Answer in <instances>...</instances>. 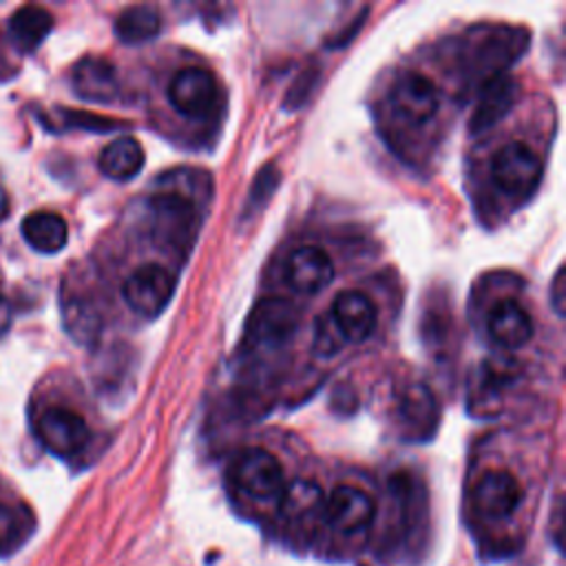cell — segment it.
<instances>
[{
    "mask_svg": "<svg viewBox=\"0 0 566 566\" xmlns=\"http://www.w3.org/2000/svg\"><path fill=\"white\" fill-rule=\"evenodd\" d=\"M298 310L285 298H263L254 305L245 325V340L254 349H279L294 336Z\"/></svg>",
    "mask_w": 566,
    "mask_h": 566,
    "instance_id": "277c9868",
    "label": "cell"
},
{
    "mask_svg": "<svg viewBox=\"0 0 566 566\" xmlns=\"http://www.w3.org/2000/svg\"><path fill=\"white\" fill-rule=\"evenodd\" d=\"M524 497L522 484L511 471L491 469L484 471L473 489V502L482 517L506 520L515 513Z\"/></svg>",
    "mask_w": 566,
    "mask_h": 566,
    "instance_id": "ba28073f",
    "label": "cell"
},
{
    "mask_svg": "<svg viewBox=\"0 0 566 566\" xmlns=\"http://www.w3.org/2000/svg\"><path fill=\"white\" fill-rule=\"evenodd\" d=\"M51 29H53V15L38 4H24L15 9L9 20L11 40L24 53L38 49L51 33Z\"/></svg>",
    "mask_w": 566,
    "mask_h": 566,
    "instance_id": "ffe728a7",
    "label": "cell"
},
{
    "mask_svg": "<svg viewBox=\"0 0 566 566\" xmlns=\"http://www.w3.org/2000/svg\"><path fill=\"white\" fill-rule=\"evenodd\" d=\"M345 345V338L340 336L336 323L332 321L329 314L321 316L316 321V336H314V352H318L321 356H334L336 352H340V347Z\"/></svg>",
    "mask_w": 566,
    "mask_h": 566,
    "instance_id": "d4e9b609",
    "label": "cell"
},
{
    "mask_svg": "<svg viewBox=\"0 0 566 566\" xmlns=\"http://www.w3.org/2000/svg\"><path fill=\"white\" fill-rule=\"evenodd\" d=\"M232 480L245 495L261 502L279 500L285 489L281 462L261 447H248L234 458Z\"/></svg>",
    "mask_w": 566,
    "mask_h": 566,
    "instance_id": "7a4b0ae2",
    "label": "cell"
},
{
    "mask_svg": "<svg viewBox=\"0 0 566 566\" xmlns=\"http://www.w3.org/2000/svg\"><path fill=\"white\" fill-rule=\"evenodd\" d=\"M398 413L409 436L429 438L438 424V402L433 391L422 382H411L398 402Z\"/></svg>",
    "mask_w": 566,
    "mask_h": 566,
    "instance_id": "2e32d148",
    "label": "cell"
},
{
    "mask_svg": "<svg viewBox=\"0 0 566 566\" xmlns=\"http://www.w3.org/2000/svg\"><path fill=\"white\" fill-rule=\"evenodd\" d=\"M35 528V517L27 506L0 502V557L24 546Z\"/></svg>",
    "mask_w": 566,
    "mask_h": 566,
    "instance_id": "7402d4cb",
    "label": "cell"
},
{
    "mask_svg": "<svg viewBox=\"0 0 566 566\" xmlns=\"http://www.w3.org/2000/svg\"><path fill=\"white\" fill-rule=\"evenodd\" d=\"M157 192H172L192 203H206L210 199V175L199 168H175L157 179Z\"/></svg>",
    "mask_w": 566,
    "mask_h": 566,
    "instance_id": "603a6c76",
    "label": "cell"
},
{
    "mask_svg": "<svg viewBox=\"0 0 566 566\" xmlns=\"http://www.w3.org/2000/svg\"><path fill=\"white\" fill-rule=\"evenodd\" d=\"M283 517L292 524H312L325 513V497L314 480H294L281 493Z\"/></svg>",
    "mask_w": 566,
    "mask_h": 566,
    "instance_id": "e0dca14e",
    "label": "cell"
},
{
    "mask_svg": "<svg viewBox=\"0 0 566 566\" xmlns=\"http://www.w3.org/2000/svg\"><path fill=\"white\" fill-rule=\"evenodd\" d=\"M551 303L557 316L566 314V281H564V265L557 268L553 283H551Z\"/></svg>",
    "mask_w": 566,
    "mask_h": 566,
    "instance_id": "484cf974",
    "label": "cell"
},
{
    "mask_svg": "<svg viewBox=\"0 0 566 566\" xmlns=\"http://www.w3.org/2000/svg\"><path fill=\"white\" fill-rule=\"evenodd\" d=\"M285 279L301 294H318L334 279V263L323 248L303 245L287 256Z\"/></svg>",
    "mask_w": 566,
    "mask_h": 566,
    "instance_id": "7c38bea8",
    "label": "cell"
},
{
    "mask_svg": "<svg viewBox=\"0 0 566 566\" xmlns=\"http://www.w3.org/2000/svg\"><path fill=\"white\" fill-rule=\"evenodd\" d=\"M517 99V84L513 77L504 73L491 75L478 97V106L471 115V130L484 133L493 124H497L515 104Z\"/></svg>",
    "mask_w": 566,
    "mask_h": 566,
    "instance_id": "5bb4252c",
    "label": "cell"
},
{
    "mask_svg": "<svg viewBox=\"0 0 566 566\" xmlns=\"http://www.w3.org/2000/svg\"><path fill=\"white\" fill-rule=\"evenodd\" d=\"M122 294L135 314L155 318L168 307L175 294V276L159 263H146L124 281Z\"/></svg>",
    "mask_w": 566,
    "mask_h": 566,
    "instance_id": "5b68a950",
    "label": "cell"
},
{
    "mask_svg": "<svg viewBox=\"0 0 566 566\" xmlns=\"http://www.w3.org/2000/svg\"><path fill=\"white\" fill-rule=\"evenodd\" d=\"M22 237L35 252L55 254L69 241V226L60 214L38 210L22 221Z\"/></svg>",
    "mask_w": 566,
    "mask_h": 566,
    "instance_id": "ac0fdd59",
    "label": "cell"
},
{
    "mask_svg": "<svg viewBox=\"0 0 566 566\" xmlns=\"http://www.w3.org/2000/svg\"><path fill=\"white\" fill-rule=\"evenodd\" d=\"M97 166L108 179H133L144 166V148L135 137H117L102 148Z\"/></svg>",
    "mask_w": 566,
    "mask_h": 566,
    "instance_id": "d6986e66",
    "label": "cell"
},
{
    "mask_svg": "<svg viewBox=\"0 0 566 566\" xmlns=\"http://www.w3.org/2000/svg\"><path fill=\"white\" fill-rule=\"evenodd\" d=\"M64 325H66L69 334L80 343L93 340L99 329L97 314H93V310L80 301L64 303Z\"/></svg>",
    "mask_w": 566,
    "mask_h": 566,
    "instance_id": "cb8c5ba5",
    "label": "cell"
},
{
    "mask_svg": "<svg viewBox=\"0 0 566 566\" xmlns=\"http://www.w3.org/2000/svg\"><path fill=\"white\" fill-rule=\"evenodd\" d=\"M153 241L170 252H188L197 239L199 206L172 192H155L148 201Z\"/></svg>",
    "mask_w": 566,
    "mask_h": 566,
    "instance_id": "6da1fadb",
    "label": "cell"
},
{
    "mask_svg": "<svg viewBox=\"0 0 566 566\" xmlns=\"http://www.w3.org/2000/svg\"><path fill=\"white\" fill-rule=\"evenodd\" d=\"M486 329L500 347L520 349L533 336V321L517 301L502 298L489 310Z\"/></svg>",
    "mask_w": 566,
    "mask_h": 566,
    "instance_id": "4fadbf2b",
    "label": "cell"
},
{
    "mask_svg": "<svg viewBox=\"0 0 566 566\" xmlns=\"http://www.w3.org/2000/svg\"><path fill=\"white\" fill-rule=\"evenodd\" d=\"M389 99L394 111L411 124L429 122L440 108V95L436 84L420 73H402L394 82Z\"/></svg>",
    "mask_w": 566,
    "mask_h": 566,
    "instance_id": "30bf717a",
    "label": "cell"
},
{
    "mask_svg": "<svg viewBox=\"0 0 566 566\" xmlns=\"http://www.w3.org/2000/svg\"><path fill=\"white\" fill-rule=\"evenodd\" d=\"M11 327V303L7 301V296L0 294V336H4Z\"/></svg>",
    "mask_w": 566,
    "mask_h": 566,
    "instance_id": "4316f807",
    "label": "cell"
},
{
    "mask_svg": "<svg viewBox=\"0 0 566 566\" xmlns=\"http://www.w3.org/2000/svg\"><path fill=\"white\" fill-rule=\"evenodd\" d=\"M329 316L345 343H365L374 334L378 321L376 303L360 290L338 292Z\"/></svg>",
    "mask_w": 566,
    "mask_h": 566,
    "instance_id": "8fae6325",
    "label": "cell"
},
{
    "mask_svg": "<svg viewBox=\"0 0 566 566\" xmlns=\"http://www.w3.org/2000/svg\"><path fill=\"white\" fill-rule=\"evenodd\" d=\"M217 97V82L210 71L186 66L177 71L168 84V99L175 111L186 117H203Z\"/></svg>",
    "mask_w": 566,
    "mask_h": 566,
    "instance_id": "9c48e42d",
    "label": "cell"
},
{
    "mask_svg": "<svg viewBox=\"0 0 566 566\" xmlns=\"http://www.w3.org/2000/svg\"><path fill=\"white\" fill-rule=\"evenodd\" d=\"M491 177L511 197L531 195L542 179V159L522 142L504 144L491 159Z\"/></svg>",
    "mask_w": 566,
    "mask_h": 566,
    "instance_id": "3957f363",
    "label": "cell"
},
{
    "mask_svg": "<svg viewBox=\"0 0 566 566\" xmlns=\"http://www.w3.org/2000/svg\"><path fill=\"white\" fill-rule=\"evenodd\" d=\"M71 82L75 93L86 102L106 104L113 102L117 95L115 66L104 57L88 55L80 60L71 73Z\"/></svg>",
    "mask_w": 566,
    "mask_h": 566,
    "instance_id": "9a60e30c",
    "label": "cell"
},
{
    "mask_svg": "<svg viewBox=\"0 0 566 566\" xmlns=\"http://www.w3.org/2000/svg\"><path fill=\"white\" fill-rule=\"evenodd\" d=\"M161 29V15L155 7L135 4L124 9L115 20V33L124 44H142L153 40Z\"/></svg>",
    "mask_w": 566,
    "mask_h": 566,
    "instance_id": "44dd1931",
    "label": "cell"
},
{
    "mask_svg": "<svg viewBox=\"0 0 566 566\" xmlns=\"http://www.w3.org/2000/svg\"><path fill=\"white\" fill-rule=\"evenodd\" d=\"M9 214V195L7 190L0 186V221H4Z\"/></svg>",
    "mask_w": 566,
    "mask_h": 566,
    "instance_id": "83f0119b",
    "label": "cell"
},
{
    "mask_svg": "<svg viewBox=\"0 0 566 566\" xmlns=\"http://www.w3.org/2000/svg\"><path fill=\"white\" fill-rule=\"evenodd\" d=\"M35 436L57 458H73L91 440L86 420L66 407H49L35 420Z\"/></svg>",
    "mask_w": 566,
    "mask_h": 566,
    "instance_id": "8992f818",
    "label": "cell"
},
{
    "mask_svg": "<svg viewBox=\"0 0 566 566\" xmlns=\"http://www.w3.org/2000/svg\"><path fill=\"white\" fill-rule=\"evenodd\" d=\"M325 515L336 533L345 537H356L367 533L376 515L374 497L352 484L336 486L325 500Z\"/></svg>",
    "mask_w": 566,
    "mask_h": 566,
    "instance_id": "52a82bcc",
    "label": "cell"
}]
</instances>
